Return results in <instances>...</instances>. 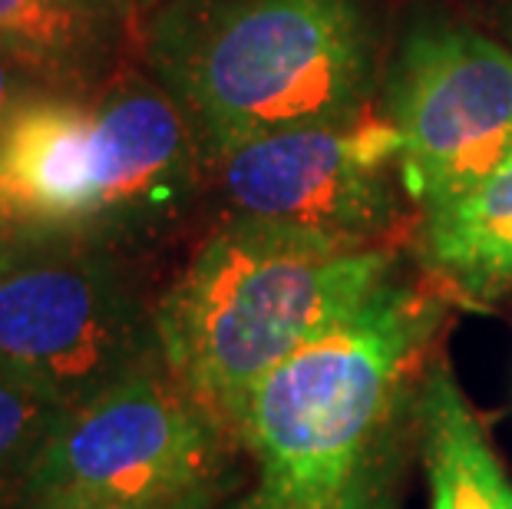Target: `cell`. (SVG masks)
Instances as JSON below:
<instances>
[{
  "label": "cell",
  "mask_w": 512,
  "mask_h": 509,
  "mask_svg": "<svg viewBox=\"0 0 512 509\" xmlns=\"http://www.w3.org/2000/svg\"><path fill=\"white\" fill-rule=\"evenodd\" d=\"M403 136L387 110L367 103L341 119L261 133L205 156V189L232 219H258L377 245L400 219Z\"/></svg>",
  "instance_id": "obj_6"
},
{
  "label": "cell",
  "mask_w": 512,
  "mask_h": 509,
  "mask_svg": "<svg viewBox=\"0 0 512 509\" xmlns=\"http://www.w3.org/2000/svg\"><path fill=\"white\" fill-rule=\"evenodd\" d=\"M50 83H43L27 63H20L14 53L0 50V129L7 126V119L24 106L30 96L47 90Z\"/></svg>",
  "instance_id": "obj_14"
},
{
  "label": "cell",
  "mask_w": 512,
  "mask_h": 509,
  "mask_svg": "<svg viewBox=\"0 0 512 509\" xmlns=\"http://www.w3.org/2000/svg\"><path fill=\"white\" fill-rule=\"evenodd\" d=\"M156 314L119 252L50 238L0 268V367L70 410L156 361Z\"/></svg>",
  "instance_id": "obj_5"
},
{
  "label": "cell",
  "mask_w": 512,
  "mask_h": 509,
  "mask_svg": "<svg viewBox=\"0 0 512 509\" xmlns=\"http://www.w3.org/2000/svg\"><path fill=\"white\" fill-rule=\"evenodd\" d=\"M420 262L466 298L512 291V156L473 189L423 209Z\"/></svg>",
  "instance_id": "obj_11"
},
{
  "label": "cell",
  "mask_w": 512,
  "mask_h": 509,
  "mask_svg": "<svg viewBox=\"0 0 512 509\" xmlns=\"http://www.w3.org/2000/svg\"><path fill=\"white\" fill-rule=\"evenodd\" d=\"M0 50L43 83L90 90L136 57L126 0H0Z\"/></svg>",
  "instance_id": "obj_10"
},
{
  "label": "cell",
  "mask_w": 512,
  "mask_h": 509,
  "mask_svg": "<svg viewBox=\"0 0 512 509\" xmlns=\"http://www.w3.org/2000/svg\"><path fill=\"white\" fill-rule=\"evenodd\" d=\"M96 196L86 242L123 252L172 229L205 192V159L182 106L126 60L90 86Z\"/></svg>",
  "instance_id": "obj_8"
},
{
  "label": "cell",
  "mask_w": 512,
  "mask_h": 509,
  "mask_svg": "<svg viewBox=\"0 0 512 509\" xmlns=\"http://www.w3.org/2000/svg\"><path fill=\"white\" fill-rule=\"evenodd\" d=\"M394 252L232 219L152 305L169 374L232 430L245 394L394 275Z\"/></svg>",
  "instance_id": "obj_2"
},
{
  "label": "cell",
  "mask_w": 512,
  "mask_h": 509,
  "mask_svg": "<svg viewBox=\"0 0 512 509\" xmlns=\"http://www.w3.org/2000/svg\"><path fill=\"white\" fill-rule=\"evenodd\" d=\"M443 314L433 291L390 275L271 367L232 420L261 483L308 509H361L364 463Z\"/></svg>",
  "instance_id": "obj_3"
},
{
  "label": "cell",
  "mask_w": 512,
  "mask_h": 509,
  "mask_svg": "<svg viewBox=\"0 0 512 509\" xmlns=\"http://www.w3.org/2000/svg\"><path fill=\"white\" fill-rule=\"evenodd\" d=\"M0 182L37 235L86 242L96 196L90 90L47 86L7 119Z\"/></svg>",
  "instance_id": "obj_9"
},
{
  "label": "cell",
  "mask_w": 512,
  "mask_h": 509,
  "mask_svg": "<svg viewBox=\"0 0 512 509\" xmlns=\"http://www.w3.org/2000/svg\"><path fill=\"white\" fill-rule=\"evenodd\" d=\"M430 509H512V483L483 424L446 364H430L417 391Z\"/></svg>",
  "instance_id": "obj_12"
},
{
  "label": "cell",
  "mask_w": 512,
  "mask_h": 509,
  "mask_svg": "<svg viewBox=\"0 0 512 509\" xmlns=\"http://www.w3.org/2000/svg\"><path fill=\"white\" fill-rule=\"evenodd\" d=\"M228 443H238L235 433L156 357L63 410L17 486V503L47 509L176 500L228 483Z\"/></svg>",
  "instance_id": "obj_4"
},
{
  "label": "cell",
  "mask_w": 512,
  "mask_h": 509,
  "mask_svg": "<svg viewBox=\"0 0 512 509\" xmlns=\"http://www.w3.org/2000/svg\"><path fill=\"white\" fill-rule=\"evenodd\" d=\"M60 414L63 407L53 404L47 394L0 367V493L7 486H20L30 460Z\"/></svg>",
  "instance_id": "obj_13"
},
{
  "label": "cell",
  "mask_w": 512,
  "mask_h": 509,
  "mask_svg": "<svg viewBox=\"0 0 512 509\" xmlns=\"http://www.w3.org/2000/svg\"><path fill=\"white\" fill-rule=\"evenodd\" d=\"M136 57L205 159L374 103L380 24L370 0H156L136 20Z\"/></svg>",
  "instance_id": "obj_1"
},
{
  "label": "cell",
  "mask_w": 512,
  "mask_h": 509,
  "mask_svg": "<svg viewBox=\"0 0 512 509\" xmlns=\"http://www.w3.org/2000/svg\"><path fill=\"white\" fill-rule=\"evenodd\" d=\"M215 509H308L301 503L288 500V496H281L278 490H271V486L258 483L255 490H248L245 496H238V500L225 503V506H215Z\"/></svg>",
  "instance_id": "obj_17"
},
{
  "label": "cell",
  "mask_w": 512,
  "mask_h": 509,
  "mask_svg": "<svg viewBox=\"0 0 512 509\" xmlns=\"http://www.w3.org/2000/svg\"><path fill=\"white\" fill-rule=\"evenodd\" d=\"M126 4H129V10H133V17L139 20L152 4H156V0H126Z\"/></svg>",
  "instance_id": "obj_18"
},
{
  "label": "cell",
  "mask_w": 512,
  "mask_h": 509,
  "mask_svg": "<svg viewBox=\"0 0 512 509\" xmlns=\"http://www.w3.org/2000/svg\"><path fill=\"white\" fill-rule=\"evenodd\" d=\"M228 483L205 486V490L176 496V500H156V503H70V506H47V509H215L222 503Z\"/></svg>",
  "instance_id": "obj_16"
},
{
  "label": "cell",
  "mask_w": 512,
  "mask_h": 509,
  "mask_svg": "<svg viewBox=\"0 0 512 509\" xmlns=\"http://www.w3.org/2000/svg\"><path fill=\"white\" fill-rule=\"evenodd\" d=\"M40 242H50V238L37 235L20 219L14 199H10V192L4 189V182H0V268L10 265L17 255H24L27 248H34Z\"/></svg>",
  "instance_id": "obj_15"
},
{
  "label": "cell",
  "mask_w": 512,
  "mask_h": 509,
  "mask_svg": "<svg viewBox=\"0 0 512 509\" xmlns=\"http://www.w3.org/2000/svg\"><path fill=\"white\" fill-rule=\"evenodd\" d=\"M384 110L403 136V192L420 209L460 196L512 156V50L466 24L420 20L387 63Z\"/></svg>",
  "instance_id": "obj_7"
}]
</instances>
